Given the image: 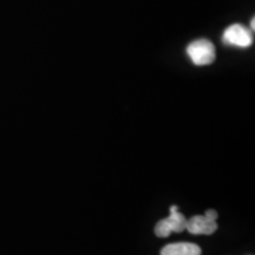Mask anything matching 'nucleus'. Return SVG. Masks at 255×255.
Segmentation results:
<instances>
[{"label": "nucleus", "mask_w": 255, "mask_h": 255, "mask_svg": "<svg viewBox=\"0 0 255 255\" xmlns=\"http://www.w3.org/2000/svg\"><path fill=\"white\" fill-rule=\"evenodd\" d=\"M186 229L191 234L195 235H210L216 232L218 223H216L215 220L207 218L206 215H196L187 220Z\"/></svg>", "instance_id": "obj_4"}, {"label": "nucleus", "mask_w": 255, "mask_h": 255, "mask_svg": "<svg viewBox=\"0 0 255 255\" xmlns=\"http://www.w3.org/2000/svg\"><path fill=\"white\" fill-rule=\"evenodd\" d=\"M223 43L227 45H233L246 49L253 44V34L250 28L241 24H233L223 32Z\"/></svg>", "instance_id": "obj_2"}, {"label": "nucleus", "mask_w": 255, "mask_h": 255, "mask_svg": "<svg viewBox=\"0 0 255 255\" xmlns=\"http://www.w3.org/2000/svg\"><path fill=\"white\" fill-rule=\"evenodd\" d=\"M187 53L195 65L205 66L209 65L215 60V46L208 39H197L190 43L187 47Z\"/></svg>", "instance_id": "obj_1"}, {"label": "nucleus", "mask_w": 255, "mask_h": 255, "mask_svg": "<svg viewBox=\"0 0 255 255\" xmlns=\"http://www.w3.org/2000/svg\"><path fill=\"white\" fill-rule=\"evenodd\" d=\"M187 219L183 214L176 212L170 213L167 219L161 220L155 226V234L158 238H168L170 233H181L186 229Z\"/></svg>", "instance_id": "obj_3"}, {"label": "nucleus", "mask_w": 255, "mask_h": 255, "mask_svg": "<svg viewBox=\"0 0 255 255\" xmlns=\"http://www.w3.org/2000/svg\"><path fill=\"white\" fill-rule=\"evenodd\" d=\"M205 215L207 216V218H209V219H212V220H215V221H216V219H218V213H216L215 210H213V209L207 210Z\"/></svg>", "instance_id": "obj_6"}, {"label": "nucleus", "mask_w": 255, "mask_h": 255, "mask_svg": "<svg viewBox=\"0 0 255 255\" xmlns=\"http://www.w3.org/2000/svg\"><path fill=\"white\" fill-rule=\"evenodd\" d=\"M251 30H252V32L255 30V19L254 18H252V20H251Z\"/></svg>", "instance_id": "obj_7"}, {"label": "nucleus", "mask_w": 255, "mask_h": 255, "mask_svg": "<svg viewBox=\"0 0 255 255\" xmlns=\"http://www.w3.org/2000/svg\"><path fill=\"white\" fill-rule=\"evenodd\" d=\"M161 255H201V248L195 244L177 242L162 248Z\"/></svg>", "instance_id": "obj_5"}]
</instances>
